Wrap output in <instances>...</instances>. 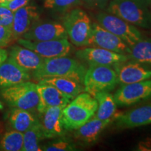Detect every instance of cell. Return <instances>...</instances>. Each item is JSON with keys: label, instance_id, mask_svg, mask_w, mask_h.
<instances>
[{"label": "cell", "instance_id": "obj_1", "mask_svg": "<svg viewBox=\"0 0 151 151\" xmlns=\"http://www.w3.org/2000/svg\"><path fill=\"white\" fill-rule=\"evenodd\" d=\"M151 0H111L107 11L134 26L151 27Z\"/></svg>", "mask_w": 151, "mask_h": 151}, {"label": "cell", "instance_id": "obj_2", "mask_svg": "<svg viewBox=\"0 0 151 151\" xmlns=\"http://www.w3.org/2000/svg\"><path fill=\"white\" fill-rule=\"evenodd\" d=\"M86 67L78 60L67 56L44 59L43 65L32 73L37 80L52 77H67L83 85Z\"/></svg>", "mask_w": 151, "mask_h": 151}, {"label": "cell", "instance_id": "obj_3", "mask_svg": "<svg viewBox=\"0 0 151 151\" xmlns=\"http://www.w3.org/2000/svg\"><path fill=\"white\" fill-rule=\"evenodd\" d=\"M97 101L88 93H81L71 99L62 110V120L66 130H75L93 118Z\"/></svg>", "mask_w": 151, "mask_h": 151}, {"label": "cell", "instance_id": "obj_4", "mask_svg": "<svg viewBox=\"0 0 151 151\" xmlns=\"http://www.w3.org/2000/svg\"><path fill=\"white\" fill-rule=\"evenodd\" d=\"M63 25L73 44L78 47L90 46L92 23L86 11L79 8L69 11L64 17Z\"/></svg>", "mask_w": 151, "mask_h": 151}, {"label": "cell", "instance_id": "obj_5", "mask_svg": "<svg viewBox=\"0 0 151 151\" xmlns=\"http://www.w3.org/2000/svg\"><path fill=\"white\" fill-rule=\"evenodd\" d=\"M1 95L13 108L30 111L37 110L39 97L37 84L29 81L3 88Z\"/></svg>", "mask_w": 151, "mask_h": 151}, {"label": "cell", "instance_id": "obj_6", "mask_svg": "<svg viewBox=\"0 0 151 151\" xmlns=\"http://www.w3.org/2000/svg\"><path fill=\"white\" fill-rule=\"evenodd\" d=\"M118 78L111 66H89L83 79L84 91L94 97L101 92H110L116 88Z\"/></svg>", "mask_w": 151, "mask_h": 151}, {"label": "cell", "instance_id": "obj_7", "mask_svg": "<svg viewBox=\"0 0 151 151\" xmlns=\"http://www.w3.org/2000/svg\"><path fill=\"white\" fill-rule=\"evenodd\" d=\"M97 23L124 41L129 46L138 42L143 36L136 26L110 13L99 12L97 15Z\"/></svg>", "mask_w": 151, "mask_h": 151}, {"label": "cell", "instance_id": "obj_8", "mask_svg": "<svg viewBox=\"0 0 151 151\" xmlns=\"http://www.w3.org/2000/svg\"><path fill=\"white\" fill-rule=\"evenodd\" d=\"M19 45L35 51L43 59L68 56L71 51V45L68 39L44 41H32L20 38Z\"/></svg>", "mask_w": 151, "mask_h": 151}, {"label": "cell", "instance_id": "obj_9", "mask_svg": "<svg viewBox=\"0 0 151 151\" xmlns=\"http://www.w3.org/2000/svg\"><path fill=\"white\" fill-rule=\"evenodd\" d=\"M116 104L129 106L151 98V78L122 85L113 95Z\"/></svg>", "mask_w": 151, "mask_h": 151}, {"label": "cell", "instance_id": "obj_10", "mask_svg": "<svg viewBox=\"0 0 151 151\" xmlns=\"http://www.w3.org/2000/svg\"><path fill=\"white\" fill-rule=\"evenodd\" d=\"M76 57L81 62L89 66H111L115 64L127 61V55L118 53L99 47L83 48L76 52Z\"/></svg>", "mask_w": 151, "mask_h": 151}, {"label": "cell", "instance_id": "obj_11", "mask_svg": "<svg viewBox=\"0 0 151 151\" xmlns=\"http://www.w3.org/2000/svg\"><path fill=\"white\" fill-rule=\"evenodd\" d=\"M90 46L99 47L124 55H127L129 50V46L124 41L97 22L92 23Z\"/></svg>", "mask_w": 151, "mask_h": 151}, {"label": "cell", "instance_id": "obj_12", "mask_svg": "<svg viewBox=\"0 0 151 151\" xmlns=\"http://www.w3.org/2000/svg\"><path fill=\"white\" fill-rule=\"evenodd\" d=\"M117 75L118 83L127 85L151 78V69L134 60L119 62L112 66Z\"/></svg>", "mask_w": 151, "mask_h": 151}, {"label": "cell", "instance_id": "obj_13", "mask_svg": "<svg viewBox=\"0 0 151 151\" xmlns=\"http://www.w3.org/2000/svg\"><path fill=\"white\" fill-rule=\"evenodd\" d=\"M22 38L32 41H44L68 39V36L63 24L56 21L38 20Z\"/></svg>", "mask_w": 151, "mask_h": 151}, {"label": "cell", "instance_id": "obj_14", "mask_svg": "<svg viewBox=\"0 0 151 151\" xmlns=\"http://www.w3.org/2000/svg\"><path fill=\"white\" fill-rule=\"evenodd\" d=\"M65 106H53L46 109L39 113V119L44 139H52L62 137L65 134V128L62 120V110Z\"/></svg>", "mask_w": 151, "mask_h": 151}, {"label": "cell", "instance_id": "obj_15", "mask_svg": "<svg viewBox=\"0 0 151 151\" xmlns=\"http://www.w3.org/2000/svg\"><path fill=\"white\" fill-rule=\"evenodd\" d=\"M37 88L39 97L37 111L39 113L49 107L65 106L71 100L70 97L51 85L39 83L37 84Z\"/></svg>", "mask_w": 151, "mask_h": 151}, {"label": "cell", "instance_id": "obj_16", "mask_svg": "<svg viewBox=\"0 0 151 151\" xmlns=\"http://www.w3.org/2000/svg\"><path fill=\"white\" fill-rule=\"evenodd\" d=\"M38 20H39V13L36 6L26 5L15 11L11 28L13 38L20 39Z\"/></svg>", "mask_w": 151, "mask_h": 151}, {"label": "cell", "instance_id": "obj_17", "mask_svg": "<svg viewBox=\"0 0 151 151\" xmlns=\"http://www.w3.org/2000/svg\"><path fill=\"white\" fill-rule=\"evenodd\" d=\"M116 120V126L121 129H132L151 124V103L119 114Z\"/></svg>", "mask_w": 151, "mask_h": 151}, {"label": "cell", "instance_id": "obj_18", "mask_svg": "<svg viewBox=\"0 0 151 151\" xmlns=\"http://www.w3.org/2000/svg\"><path fill=\"white\" fill-rule=\"evenodd\" d=\"M31 74L19 67L11 58L0 65V88H8L29 81Z\"/></svg>", "mask_w": 151, "mask_h": 151}, {"label": "cell", "instance_id": "obj_19", "mask_svg": "<svg viewBox=\"0 0 151 151\" xmlns=\"http://www.w3.org/2000/svg\"><path fill=\"white\" fill-rule=\"evenodd\" d=\"M9 58L30 74L39 69L44 61V59L35 51L22 46L11 47Z\"/></svg>", "mask_w": 151, "mask_h": 151}, {"label": "cell", "instance_id": "obj_20", "mask_svg": "<svg viewBox=\"0 0 151 151\" xmlns=\"http://www.w3.org/2000/svg\"><path fill=\"white\" fill-rule=\"evenodd\" d=\"M113 120H101L92 118L78 129H75L74 138L85 144H91L97 141L99 135Z\"/></svg>", "mask_w": 151, "mask_h": 151}, {"label": "cell", "instance_id": "obj_21", "mask_svg": "<svg viewBox=\"0 0 151 151\" xmlns=\"http://www.w3.org/2000/svg\"><path fill=\"white\" fill-rule=\"evenodd\" d=\"M8 122L13 129L24 133L39 120L32 111L14 108L8 113Z\"/></svg>", "mask_w": 151, "mask_h": 151}, {"label": "cell", "instance_id": "obj_22", "mask_svg": "<svg viewBox=\"0 0 151 151\" xmlns=\"http://www.w3.org/2000/svg\"><path fill=\"white\" fill-rule=\"evenodd\" d=\"M97 101V109L93 116L99 120H113L117 118V104L113 96L109 92H101L94 96Z\"/></svg>", "mask_w": 151, "mask_h": 151}, {"label": "cell", "instance_id": "obj_23", "mask_svg": "<svg viewBox=\"0 0 151 151\" xmlns=\"http://www.w3.org/2000/svg\"><path fill=\"white\" fill-rule=\"evenodd\" d=\"M40 83H47L54 86L71 99L84 91L83 85L74 79L67 77H52L39 81Z\"/></svg>", "mask_w": 151, "mask_h": 151}, {"label": "cell", "instance_id": "obj_24", "mask_svg": "<svg viewBox=\"0 0 151 151\" xmlns=\"http://www.w3.org/2000/svg\"><path fill=\"white\" fill-rule=\"evenodd\" d=\"M127 55L129 60L145 65H151V39H141L129 46Z\"/></svg>", "mask_w": 151, "mask_h": 151}, {"label": "cell", "instance_id": "obj_25", "mask_svg": "<svg viewBox=\"0 0 151 151\" xmlns=\"http://www.w3.org/2000/svg\"><path fill=\"white\" fill-rule=\"evenodd\" d=\"M44 139L39 122L23 133V148L22 151H41L39 145Z\"/></svg>", "mask_w": 151, "mask_h": 151}, {"label": "cell", "instance_id": "obj_26", "mask_svg": "<svg viewBox=\"0 0 151 151\" xmlns=\"http://www.w3.org/2000/svg\"><path fill=\"white\" fill-rule=\"evenodd\" d=\"M0 147L5 151H22L23 133L14 129L6 132L0 140Z\"/></svg>", "mask_w": 151, "mask_h": 151}, {"label": "cell", "instance_id": "obj_27", "mask_svg": "<svg viewBox=\"0 0 151 151\" xmlns=\"http://www.w3.org/2000/svg\"><path fill=\"white\" fill-rule=\"evenodd\" d=\"M81 0H44L43 7L58 12H68L82 5Z\"/></svg>", "mask_w": 151, "mask_h": 151}, {"label": "cell", "instance_id": "obj_28", "mask_svg": "<svg viewBox=\"0 0 151 151\" xmlns=\"http://www.w3.org/2000/svg\"><path fill=\"white\" fill-rule=\"evenodd\" d=\"M45 151H73L77 150L75 143L70 139L60 138L41 147Z\"/></svg>", "mask_w": 151, "mask_h": 151}, {"label": "cell", "instance_id": "obj_29", "mask_svg": "<svg viewBox=\"0 0 151 151\" xmlns=\"http://www.w3.org/2000/svg\"><path fill=\"white\" fill-rule=\"evenodd\" d=\"M14 13L4 6L0 5V25L12 28Z\"/></svg>", "mask_w": 151, "mask_h": 151}, {"label": "cell", "instance_id": "obj_30", "mask_svg": "<svg viewBox=\"0 0 151 151\" xmlns=\"http://www.w3.org/2000/svg\"><path fill=\"white\" fill-rule=\"evenodd\" d=\"M12 38V30L11 28L0 25V47L6 46Z\"/></svg>", "mask_w": 151, "mask_h": 151}, {"label": "cell", "instance_id": "obj_31", "mask_svg": "<svg viewBox=\"0 0 151 151\" xmlns=\"http://www.w3.org/2000/svg\"><path fill=\"white\" fill-rule=\"evenodd\" d=\"M90 8L104 9L108 6L111 0H81Z\"/></svg>", "mask_w": 151, "mask_h": 151}, {"label": "cell", "instance_id": "obj_32", "mask_svg": "<svg viewBox=\"0 0 151 151\" xmlns=\"http://www.w3.org/2000/svg\"><path fill=\"white\" fill-rule=\"evenodd\" d=\"M29 1V0H13L11 2L2 6H4L7 7L9 9H10L11 11H13V12L14 13L15 11L18 10L19 9L27 5Z\"/></svg>", "mask_w": 151, "mask_h": 151}, {"label": "cell", "instance_id": "obj_33", "mask_svg": "<svg viewBox=\"0 0 151 151\" xmlns=\"http://www.w3.org/2000/svg\"><path fill=\"white\" fill-rule=\"evenodd\" d=\"M150 148H151V140L143 141L139 143V150H150Z\"/></svg>", "mask_w": 151, "mask_h": 151}, {"label": "cell", "instance_id": "obj_34", "mask_svg": "<svg viewBox=\"0 0 151 151\" xmlns=\"http://www.w3.org/2000/svg\"><path fill=\"white\" fill-rule=\"evenodd\" d=\"M8 58V53L4 49L0 48V65Z\"/></svg>", "mask_w": 151, "mask_h": 151}, {"label": "cell", "instance_id": "obj_35", "mask_svg": "<svg viewBox=\"0 0 151 151\" xmlns=\"http://www.w3.org/2000/svg\"><path fill=\"white\" fill-rule=\"evenodd\" d=\"M13 0H0V5H4L6 4L9 2H11Z\"/></svg>", "mask_w": 151, "mask_h": 151}, {"label": "cell", "instance_id": "obj_36", "mask_svg": "<svg viewBox=\"0 0 151 151\" xmlns=\"http://www.w3.org/2000/svg\"><path fill=\"white\" fill-rule=\"evenodd\" d=\"M3 109H4V106H3V104H2V103H1V101H0V111L2 110Z\"/></svg>", "mask_w": 151, "mask_h": 151}]
</instances>
